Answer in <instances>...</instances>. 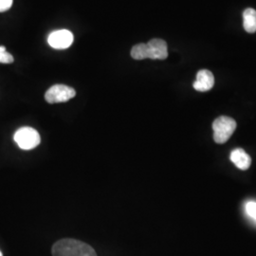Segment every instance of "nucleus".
Listing matches in <instances>:
<instances>
[{"instance_id": "f257e3e1", "label": "nucleus", "mask_w": 256, "mask_h": 256, "mask_svg": "<svg viewBox=\"0 0 256 256\" xmlns=\"http://www.w3.org/2000/svg\"><path fill=\"white\" fill-rule=\"evenodd\" d=\"M131 57L135 60L153 59L164 60L168 57V48L164 40L155 38L150 40L147 44H138L131 50Z\"/></svg>"}, {"instance_id": "f03ea898", "label": "nucleus", "mask_w": 256, "mask_h": 256, "mask_svg": "<svg viewBox=\"0 0 256 256\" xmlns=\"http://www.w3.org/2000/svg\"><path fill=\"white\" fill-rule=\"evenodd\" d=\"M52 256H97L92 246L72 238L57 241L52 246Z\"/></svg>"}, {"instance_id": "7ed1b4c3", "label": "nucleus", "mask_w": 256, "mask_h": 256, "mask_svg": "<svg viewBox=\"0 0 256 256\" xmlns=\"http://www.w3.org/2000/svg\"><path fill=\"white\" fill-rule=\"evenodd\" d=\"M236 129V122L228 116H220L214 120V140L216 144H222L229 140Z\"/></svg>"}, {"instance_id": "20e7f679", "label": "nucleus", "mask_w": 256, "mask_h": 256, "mask_svg": "<svg viewBox=\"0 0 256 256\" xmlns=\"http://www.w3.org/2000/svg\"><path fill=\"white\" fill-rule=\"evenodd\" d=\"M14 138L19 148L23 150H32L38 146L41 142V138L36 130L28 126L19 128L16 132Z\"/></svg>"}, {"instance_id": "39448f33", "label": "nucleus", "mask_w": 256, "mask_h": 256, "mask_svg": "<svg viewBox=\"0 0 256 256\" xmlns=\"http://www.w3.org/2000/svg\"><path fill=\"white\" fill-rule=\"evenodd\" d=\"M74 88L64 84H54L46 90L45 99L48 104H59L70 101L75 97Z\"/></svg>"}, {"instance_id": "423d86ee", "label": "nucleus", "mask_w": 256, "mask_h": 256, "mask_svg": "<svg viewBox=\"0 0 256 256\" xmlns=\"http://www.w3.org/2000/svg\"><path fill=\"white\" fill-rule=\"evenodd\" d=\"M74 37L68 30H58L52 32L48 37V45L55 50H66L72 45Z\"/></svg>"}, {"instance_id": "0eeeda50", "label": "nucleus", "mask_w": 256, "mask_h": 256, "mask_svg": "<svg viewBox=\"0 0 256 256\" xmlns=\"http://www.w3.org/2000/svg\"><path fill=\"white\" fill-rule=\"evenodd\" d=\"M214 84V74L208 70H202L196 74V80L192 86L196 92H206L210 90Z\"/></svg>"}, {"instance_id": "6e6552de", "label": "nucleus", "mask_w": 256, "mask_h": 256, "mask_svg": "<svg viewBox=\"0 0 256 256\" xmlns=\"http://www.w3.org/2000/svg\"><path fill=\"white\" fill-rule=\"evenodd\" d=\"M230 160L240 170H247L252 164V158L242 148H236L230 153Z\"/></svg>"}, {"instance_id": "1a4fd4ad", "label": "nucleus", "mask_w": 256, "mask_h": 256, "mask_svg": "<svg viewBox=\"0 0 256 256\" xmlns=\"http://www.w3.org/2000/svg\"><path fill=\"white\" fill-rule=\"evenodd\" d=\"M243 26L245 30L248 34H254L256 32V10L252 8H248L243 12Z\"/></svg>"}, {"instance_id": "9d476101", "label": "nucleus", "mask_w": 256, "mask_h": 256, "mask_svg": "<svg viewBox=\"0 0 256 256\" xmlns=\"http://www.w3.org/2000/svg\"><path fill=\"white\" fill-rule=\"evenodd\" d=\"M0 63L1 64H12L14 63V57L6 50L5 46H0Z\"/></svg>"}, {"instance_id": "9b49d317", "label": "nucleus", "mask_w": 256, "mask_h": 256, "mask_svg": "<svg viewBox=\"0 0 256 256\" xmlns=\"http://www.w3.org/2000/svg\"><path fill=\"white\" fill-rule=\"evenodd\" d=\"M246 210H247L248 214L254 220H256V202H250L247 203Z\"/></svg>"}, {"instance_id": "f8f14e48", "label": "nucleus", "mask_w": 256, "mask_h": 256, "mask_svg": "<svg viewBox=\"0 0 256 256\" xmlns=\"http://www.w3.org/2000/svg\"><path fill=\"white\" fill-rule=\"evenodd\" d=\"M14 0H0V12H4L10 9Z\"/></svg>"}, {"instance_id": "ddd939ff", "label": "nucleus", "mask_w": 256, "mask_h": 256, "mask_svg": "<svg viewBox=\"0 0 256 256\" xmlns=\"http://www.w3.org/2000/svg\"><path fill=\"white\" fill-rule=\"evenodd\" d=\"M0 256H2V252H0Z\"/></svg>"}]
</instances>
